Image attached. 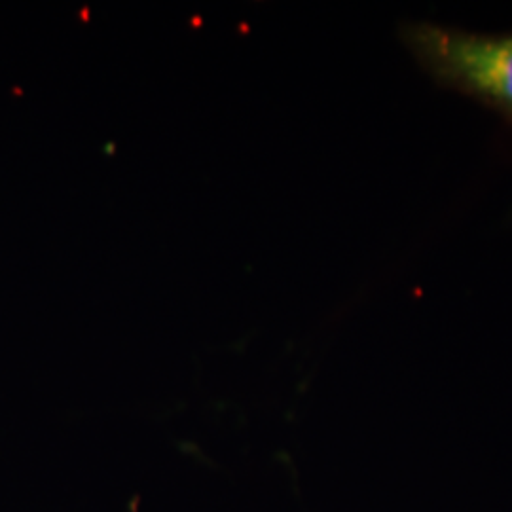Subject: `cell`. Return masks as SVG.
Listing matches in <instances>:
<instances>
[{"label": "cell", "instance_id": "6da1fadb", "mask_svg": "<svg viewBox=\"0 0 512 512\" xmlns=\"http://www.w3.org/2000/svg\"><path fill=\"white\" fill-rule=\"evenodd\" d=\"M403 42L435 82L478 99L512 124V35L408 23Z\"/></svg>", "mask_w": 512, "mask_h": 512}]
</instances>
